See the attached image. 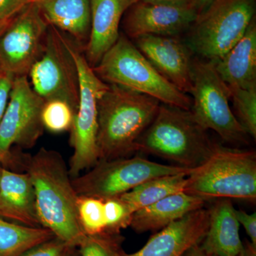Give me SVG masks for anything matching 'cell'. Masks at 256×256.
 Wrapping results in <instances>:
<instances>
[{
	"mask_svg": "<svg viewBox=\"0 0 256 256\" xmlns=\"http://www.w3.org/2000/svg\"><path fill=\"white\" fill-rule=\"evenodd\" d=\"M24 159L42 226L50 230L56 238L78 246L86 234L79 223L78 195L64 158L58 152L42 148Z\"/></svg>",
	"mask_w": 256,
	"mask_h": 256,
	"instance_id": "1",
	"label": "cell"
},
{
	"mask_svg": "<svg viewBox=\"0 0 256 256\" xmlns=\"http://www.w3.org/2000/svg\"><path fill=\"white\" fill-rule=\"evenodd\" d=\"M161 102L154 98L108 84L98 101L99 160L129 158L156 118Z\"/></svg>",
	"mask_w": 256,
	"mask_h": 256,
	"instance_id": "2",
	"label": "cell"
},
{
	"mask_svg": "<svg viewBox=\"0 0 256 256\" xmlns=\"http://www.w3.org/2000/svg\"><path fill=\"white\" fill-rule=\"evenodd\" d=\"M216 143L191 111L160 104L152 122L136 142V152L146 153L194 170L213 152Z\"/></svg>",
	"mask_w": 256,
	"mask_h": 256,
	"instance_id": "3",
	"label": "cell"
},
{
	"mask_svg": "<svg viewBox=\"0 0 256 256\" xmlns=\"http://www.w3.org/2000/svg\"><path fill=\"white\" fill-rule=\"evenodd\" d=\"M92 69L106 84L146 94L161 104L191 110V98L164 78L124 34H120Z\"/></svg>",
	"mask_w": 256,
	"mask_h": 256,
	"instance_id": "4",
	"label": "cell"
},
{
	"mask_svg": "<svg viewBox=\"0 0 256 256\" xmlns=\"http://www.w3.org/2000/svg\"><path fill=\"white\" fill-rule=\"evenodd\" d=\"M184 192L208 201L213 198L256 200V154L216 143L208 160L186 176Z\"/></svg>",
	"mask_w": 256,
	"mask_h": 256,
	"instance_id": "5",
	"label": "cell"
},
{
	"mask_svg": "<svg viewBox=\"0 0 256 256\" xmlns=\"http://www.w3.org/2000/svg\"><path fill=\"white\" fill-rule=\"evenodd\" d=\"M255 0H214L190 28L188 46L210 62L223 57L255 18Z\"/></svg>",
	"mask_w": 256,
	"mask_h": 256,
	"instance_id": "6",
	"label": "cell"
},
{
	"mask_svg": "<svg viewBox=\"0 0 256 256\" xmlns=\"http://www.w3.org/2000/svg\"><path fill=\"white\" fill-rule=\"evenodd\" d=\"M85 174L72 178L78 196L102 200L117 198L151 178L190 174L192 170L150 161L140 156L99 160Z\"/></svg>",
	"mask_w": 256,
	"mask_h": 256,
	"instance_id": "7",
	"label": "cell"
},
{
	"mask_svg": "<svg viewBox=\"0 0 256 256\" xmlns=\"http://www.w3.org/2000/svg\"><path fill=\"white\" fill-rule=\"evenodd\" d=\"M72 52L78 69L79 102L70 128V143L74 152L68 172L74 178L89 170L99 160L97 144L98 101L108 84L98 77L88 63L82 47L74 42Z\"/></svg>",
	"mask_w": 256,
	"mask_h": 256,
	"instance_id": "8",
	"label": "cell"
},
{
	"mask_svg": "<svg viewBox=\"0 0 256 256\" xmlns=\"http://www.w3.org/2000/svg\"><path fill=\"white\" fill-rule=\"evenodd\" d=\"M191 111L202 127L215 131L226 142L247 144L248 134L230 110L228 86L213 62L194 60L192 64Z\"/></svg>",
	"mask_w": 256,
	"mask_h": 256,
	"instance_id": "9",
	"label": "cell"
},
{
	"mask_svg": "<svg viewBox=\"0 0 256 256\" xmlns=\"http://www.w3.org/2000/svg\"><path fill=\"white\" fill-rule=\"evenodd\" d=\"M74 42L68 34L48 25L43 52L30 69L28 78L33 90L44 100L60 99L76 110L79 79L72 52Z\"/></svg>",
	"mask_w": 256,
	"mask_h": 256,
	"instance_id": "10",
	"label": "cell"
},
{
	"mask_svg": "<svg viewBox=\"0 0 256 256\" xmlns=\"http://www.w3.org/2000/svg\"><path fill=\"white\" fill-rule=\"evenodd\" d=\"M48 25L35 0L16 14L0 34V72L28 76L41 56Z\"/></svg>",
	"mask_w": 256,
	"mask_h": 256,
	"instance_id": "11",
	"label": "cell"
},
{
	"mask_svg": "<svg viewBox=\"0 0 256 256\" xmlns=\"http://www.w3.org/2000/svg\"><path fill=\"white\" fill-rule=\"evenodd\" d=\"M44 100L32 88L28 76L15 77L8 107L0 122V162L12 146L32 148L43 134L42 110Z\"/></svg>",
	"mask_w": 256,
	"mask_h": 256,
	"instance_id": "12",
	"label": "cell"
},
{
	"mask_svg": "<svg viewBox=\"0 0 256 256\" xmlns=\"http://www.w3.org/2000/svg\"><path fill=\"white\" fill-rule=\"evenodd\" d=\"M198 14L193 4L172 6L138 1L124 13L122 25L130 40L144 35L176 36L190 30Z\"/></svg>",
	"mask_w": 256,
	"mask_h": 256,
	"instance_id": "13",
	"label": "cell"
},
{
	"mask_svg": "<svg viewBox=\"0 0 256 256\" xmlns=\"http://www.w3.org/2000/svg\"><path fill=\"white\" fill-rule=\"evenodd\" d=\"M136 47L168 82L185 94H191L192 50L176 36L144 35L134 40Z\"/></svg>",
	"mask_w": 256,
	"mask_h": 256,
	"instance_id": "14",
	"label": "cell"
},
{
	"mask_svg": "<svg viewBox=\"0 0 256 256\" xmlns=\"http://www.w3.org/2000/svg\"><path fill=\"white\" fill-rule=\"evenodd\" d=\"M210 224V210L202 208L160 230L137 252L120 256H182L190 248L201 244Z\"/></svg>",
	"mask_w": 256,
	"mask_h": 256,
	"instance_id": "15",
	"label": "cell"
},
{
	"mask_svg": "<svg viewBox=\"0 0 256 256\" xmlns=\"http://www.w3.org/2000/svg\"><path fill=\"white\" fill-rule=\"evenodd\" d=\"M138 0H90V32L84 48L89 65L94 68L118 40L124 13Z\"/></svg>",
	"mask_w": 256,
	"mask_h": 256,
	"instance_id": "16",
	"label": "cell"
},
{
	"mask_svg": "<svg viewBox=\"0 0 256 256\" xmlns=\"http://www.w3.org/2000/svg\"><path fill=\"white\" fill-rule=\"evenodd\" d=\"M0 217L30 227H42L37 214L34 190L28 173L2 169Z\"/></svg>",
	"mask_w": 256,
	"mask_h": 256,
	"instance_id": "17",
	"label": "cell"
},
{
	"mask_svg": "<svg viewBox=\"0 0 256 256\" xmlns=\"http://www.w3.org/2000/svg\"><path fill=\"white\" fill-rule=\"evenodd\" d=\"M236 208L230 198H218L210 210V224L200 244L208 256H238L242 242Z\"/></svg>",
	"mask_w": 256,
	"mask_h": 256,
	"instance_id": "18",
	"label": "cell"
},
{
	"mask_svg": "<svg viewBox=\"0 0 256 256\" xmlns=\"http://www.w3.org/2000/svg\"><path fill=\"white\" fill-rule=\"evenodd\" d=\"M213 64L220 78L227 86L242 88L256 87L255 18L242 38L223 57Z\"/></svg>",
	"mask_w": 256,
	"mask_h": 256,
	"instance_id": "19",
	"label": "cell"
},
{
	"mask_svg": "<svg viewBox=\"0 0 256 256\" xmlns=\"http://www.w3.org/2000/svg\"><path fill=\"white\" fill-rule=\"evenodd\" d=\"M206 203L200 197L178 192L134 212L130 226L138 233L160 230L188 214L204 208Z\"/></svg>",
	"mask_w": 256,
	"mask_h": 256,
	"instance_id": "20",
	"label": "cell"
},
{
	"mask_svg": "<svg viewBox=\"0 0 256 256\" xmlns=\"http://www.w3.org/2000/svg\"><path fill=\"white\" fill-rule=\"evenodd\" d=\"M48 24L85 48L90 32V0H35Z\"/></svg>",
	"mask_w": 256,
	"mask_h": 256,
	"instance_id": "21",
	"label": "cell"
},
{
	"mask_svg": "<svg viewBox=\"0 0 256 256\" xmlns=\"http://www.w3.org/2000/svg\"><path fill=\"white\" fill-rule=\"evenodd\" d=\"M188 174L166 175L151 178L118 196L132 214L165 197L184 192Z\"/></svg>",
	"mask_w": 256,
	"mask_h": 256,
	"instance_id": "22",
	"label": "cell"
},
{
	"mask_svg": "<svg viewBox=\"0 0 256 256\" xmlns=\"http://www.w3.org/2000/svg\"><path fill=\"white\" fill-rule=\"evenodd\" d=\"M54 237V234L44 227H30L0 218V256H21Z\"/></svg>",
	"mask_w": 256,
	"mask_h": 256,
	"instance_id": "23",
	"label": "cell"
},
{
	"mask_svg": "<svg viewBox=\"0 0 256 256\" xmlns=\"http://www.w3.org/2000/svg\"><path fill=\"white\" fill-rule=\"evenodd\" d=\"M233 100L236 118L246 132L256 138V87L242 88L228 86Z\"/></svg>",
	"mask_w": 256,
	"mask_h": 256,
	"instance_id": "24",
	"label": "cell"
},
{
	"mask_svg": "<svg viewBox=\"0 0 256 256\" xmlns=\"http://www.w3.org/2000/svg\"><path fill=\"white\" fill-rule=\"evenodd\" d=\"M79 223L86 235L108 232L104 200L94 197L78 196Z\"/></svg>",
	"mask_w": 256,
	"mask_h": 256,
	"instance_id": "25",
	"label": "cell"
},
{
	"mask_svg": "<svg viewBox=\"0 0 256 256\" xmlns=\"http://www.w3.org/2000/svg\"><path fill=\"white\" fill-rule=\"evenodd\" d=\"M76 112L66 101L60 99L44 101L41 114L44 128L52 133L70 130Z\"/></svg>",
	"mask_w": 256,
	"mask_h": 256,
	"instance_id": "26",
	"label": "cell"
},
{
	"mask_svg": "<svg viewBox=\"0 0 256 256\" xmlns=\"http://www.w3.org/2000/svg\"><path fill=\"white\" fill-rule=\"evenodd\" d=\"M124 240L120 233L86 234L78 246L79 256H120Z\"/></svg>",
	"mask_w": 256,
	"mask_h": 256,
	"instance_id": "27",
	"label": "cell"
},
{
	"mask_svg": "<svg viewBox=\"0 0 256 256\" xmlns=\"http://www.w3.org/2000/svg\"><path fill=\"white\" fill-rule=\"evenodd\" d=\"M108 232L120 233L130 226L133 214L124 202L117 198L104 200Z\"/></svg>",
	"mask_w": 256,
	"mask_h": 256,
	"instance_id": "28",
	"label": "cell"
},
{
	"mask_svg": "<svg viewBox=\"0 0 256 256\" xmlns=\"http://www.w3.org/2000/svg\"><path fill=\"white\" fill-rule=\"evenodd\" d=\"M21 256H79L78 246L54 237L30 249Z\"/></svg>",
	"mask_w": 256,
	"mask_h": 256,
	"instance_id": "29",
	"label": "cell"
},
{
	"mask_svg": "<svg viewBox=\"0 0 256 256\" xmlns=\"http://www.w3.org/2000/svg\"><path fill=\"white\" fill-rule=\"evenodd\" d=\"M34 0H0V21H10Z\"/></svg>",
	"mask_w": 256,
	"mask_h": 256,
	"instance_id": "30",
	"label": "cell"
},
{
	"mask_svg": "<svg viewBox=\"0 0 256 256\" xmlns=\"http://www.w3.org/2000/svg\"><path fill=\"white\" fill-rule=\"evenodd\" d=\"M14 78L12 76L0 72V122L8 107Z\"/></svg>",
	"mask_w": 256,
	"mask_h": 256,
	"instance_id": "31",
	"label": "cell"
},
{
	"mask_svg": "<svg viewBox=\"0 0 256 256\" xmlns=\"http://www.w3.org/2000/svg\"><path fill=\"white\" fill-rule=\"evenodd\" d=\"M236 216L242 224L250 239V242L256 246V214H248L242 210H235Z\"/></svg>",
	"mask_w": 256,
	"mask_h": 256,
	"instance_id": "32",
	"label": "cell"
},
{
	"mask_svg": "<svg viewBox=\"0 0 256 256\" xmlns=\"http://www.w3.org/2000/svg\"><path fill=\"white\" fill-rule=\"evenodd\" d=\"M138 1L149 3V4L172 6H185L194 5V0H138Z\"/></svg>",
	"mask_w": 256,
	"mask_h": 256,
	"instance_id": "33",
	"label": "cell"
},
{
	"mask_svg": "<svg viewBox=\"0 0 256 256\" xmlns=\"http://www.w3.org/2000/svg\"><path fill=\"white\" fill-rule=\"evenodd\" d=\"M238 256H256V246L250 242H246Z\"/></svg>",
	"mask_w": 256,
	"mask_h": 256,
	"instance_id": "34",
	"label": "cell"
},
{
	"mask_svg": "<svg viewBox=\"0 0 256 256\" xmlns=\"http://www.w3.org/2000/svg\"><path fill=\"white\" fill-rule=\"evenodd\" d=\"M182 256H208L206 255V252L202 250V248L200 247V244L198 245L194 246L190 248L188 250H186Z\"/></svg>",
	"mask_w": 256,
	"mask_h": 256,
	"instance_id": "35",
	"label": "cell"
},
{
	"mask_svg": "<svg viewBox=\"0 0 256 256\" xmlns=\"http://www.w3.org/2000/svg\"><path fill=\"white\" fill-rule=\"evenodd\" d=\"M214 0H194V5L196 8L198 14L202 12L210 6Z\"/></svg>",
	"mask_w": 256,
	"mask_h": 256,
	"instance_id": "36",
	"label": "cell"
},
{
	"mask_svg": "<svg viewBox=\"0 0 256 256\" xmlns=\"http://www.w3.org/2000/svg\"><path fill=\"white\" fill-rule=\"evenodd\" d=\"M11 20H10V21L5 22L0 21V34H1L2 32L4 31V28H6V26H8V25L9 24V23L10 22V21H11Z\"/></svg>",
	"mask_w": 256,
	"mask_h": 256,
	"instance_id": "37",
	"label": "cell"
},
{
	"mask_svg": "<svg viewBox=\"0 0 256 256\" xmlns=\"http://www.w3.org/2000/svg\"><path fill=\"white\" fill-rule=\"evenodd\" d=\"M2 169V168H0V178H1Z\"/></svg>",
	"mask_w": 256,
	"mask_h": 256,
	"instance_id": "38",
	"label": "cell"
}]
</instances>
